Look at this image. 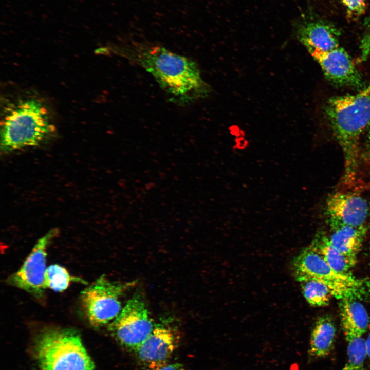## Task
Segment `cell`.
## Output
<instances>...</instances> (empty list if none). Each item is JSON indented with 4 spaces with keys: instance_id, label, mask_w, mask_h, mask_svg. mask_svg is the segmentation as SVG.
Returning a JSON list of instances; mask_svg holds the SVG:
<instances>
[{
    "instance_id": "1",
    "label": "cell",
    "mask_w": 370,
    "mask_h": 370,
    "mask_svg": "<svg viewBox=\"0 0 370 370\" xmlns=\"http://www.w3.org/2000/svg\"><path fill=\"white\" fill-rule=\"evenodd\" d=\"M115 53L150 73L177 104H189L210 92L195 62L165 48L137 44L118 48Z\"/></svg>"
},
{
    "instance_id": "2",
    "label": "cell",
    "mask_w": 370,
    "mask_h": 370,
    "mask_svg": "<svg viewBox=\"0 0 370 370\" xmlns=\"http://www.w3.org/2000/svg\"><path fill=\"white\" fill-rule=\"evenodd\" d=\"M325 113L344 156L342 182L349 187L357 178L360 137L370 126V83L356 94L329 98Z\"/></svg>"
},
{
    "instance_id": "3",
    "label": "cell",
    "mask_w": 370,
    "mask_h": 370,
    "mask_svg": "<svg viewBox=\"0 0 370 370\" xmlns=\"http://www.w3.org/2000/svg\"><path fill=\"white\" fill-rule=\"evenodd\" d=\"M9 107L1 122L3 152L38 146L53 135L54 127L48 111L39 100L22 99Z\"/></svg>"
},
{
    "instance_id": "4",
    "label": "cell",
    "mask_w": 370,
    "mask_h": 370,
    "mask_svg": "<svg viewBox=\"0 0 370 370\" xmlns=\"http://www.w3.org/2000/svg\"><path fill=\"white\" fill-rule=\"evenodd\" d=\"M35 349L41 370H97L73 329L44 330L36 338Z\"/></svg>"
},
{
    "instance_id": "5",
    "label": "cell",
    "mask_w": 370,
    "mask_h": 370,
    "mask_svg": "<svg viewBox=\"0 0 370 370\" xmlns=\"http://www.w3.org/2000/svg\"><path fill=\"white\" fill-rule=\"evenodd\" d=\"M292 267L296 280L312 279L325 285L335 298L341 300L361 299L369 292L368 283L350 274L338 272L309 245L293 259Z\"/></svg>"
},
{
    "instance_id": "6",
    "label": "cell",
    "mask_w": 370,
    "mask_h": 370,
    "mask_svg": "<svg viewBox=\"0 0 370 370\" xmlns=\"http://www.w3.org/2000/svg\"><path fill=\"white\" fill-rule=\"evenodd\" d=\"M135 284V282L112 281L102 275L84 289L80 300L89 323L95 326L111 323L122 309L121 297Z\"/></svg>"
},
{
    "instance_id": "7",
    "label": "cell",
    "mask_w": 370,
    "mask_h": 370,
    "mask_svg": "<svg viewBox=\"0 0 370 370\" xmlns=\"http://www.w3.org/2000/svg\"><path fill=\"white\" fill-rule=\"evenodd\" d=\"M154 326L143 297L135 294L109 323L108 329L121 344L135 351L151 334Z\"/></svg>"
},
{
    "instance_id": "8",
    "label": "cell",
    "mask_w": 370,
    "mask_h": 370,
    "mask_svg": "<svg viewBox=\"0 0 370 370\" xmlns=\"http://www.w3.org/2000/svg\"><path fill=\"white\" fill-rule=\"evenodd\" d=\"M53 228L39 239L21 268L7 280L8 284L22 289L38 300L44 297L47 249L58 234Z\"/></svg>"
},
{
    "instance_id": "9",
    "label": "cell",
    "mask_w": 370,
    "mask_h": 370,
    "mask_svg": "<svg viewBox=\"0 0 370 370\" xmlns=\"http://www.w3.org/2000/svg\"><path fill=\"white\" fill-rule=\"evenodd\" d=\"M326 214L330 229L342 226H366L369 205L362 196L350 192H337L326 203Z\"/></svg>"
},
{
    "instance_id": "10",
    "label": "cell",
    "mask_w": 370,
    "mask_h": 370,
    "mask_svg": "<svg viewBox=\"0 0 370 370\" xmlns=\"http://www.w3.org/2000/svg\"><path fill=\"white\" fill-rule=\"evenodd\" d=\"M179 342L177 330L168 324L160 323L155 325L151 334L135 351L149 370H156L168 363Z\"/></svg>"
},
{
    "instance_id": "11",
    "label": "cell",
    "mask_w": 370,
    "mask_h": 370,
    "mask_svg": "<svg viewBox=\"0 0 370 370\" xmlns=\"http://www.w3.org/2000/svg\"><path fill=\"white\" fill-rule=\"evenodd\" d=\"M309 53L320 65L325 77L338 86L358 88L362 78L347 52L339 47L329 51H312Z\"/></svg>"
},
{
    "instance_id": "12",
    "label": "cell",
    "mask_w": 370,
    "mask_h": 370,
    "mask_svg": "<svg viewBox=\"0 0 370 370\" xmlns=\"http://www.w3.org/2000/svg\"><path fill=\"white\" fill-rule=\"evenodd\" d=\"M296 36L308 52L329 51L339 47V30L333 25L322 21L299 24Z\"/></svg>"
},
{
    "instance_id": "13",
    "label": "cell",
    "mask_w": 370,
    "mask_h": 370,
    "mask_svg": "<svg viewBox=\"0 0 370 370\" xmlns=\"http://www.w3.org/2000/svg\"><path fill=\"white\" fill-rule=\"evenodd\" d=\"M353 297L340 300L341 323L345 337L362 336L370 324L368 313L363 305Z\"/></svg>"
},
{
    "instance_id": "14",
    "label": "cell",
    "mask_w": 370,
    "mask_h": 370,
    "mask_svg": "<svg viewBox=\"0 0 370 370\" xmlns=\"http://www.w3.org/2000/svg\"><path fill=\"white\" fill-rule=\"evenodd\" d=\"M336 336V328L331 317L328 315L319 317L311 334L309 355L313 358L327 356L333 349Z\"/></svg>"
},
{
    "instance_id": "15",
    "label": "cell",
    "mask_w": 370,
    "mask_h": 370,
    "mask_svg": "<svg viewBox=\"0 0 370 370\" xmlns=\"http://www.w3.org/2000/svg\"><path fill=\"white\" fill-rule=\"evenodd\" d=\"M335 270L344 274H350V270L357 263V257L345 255L330 243L328 234H317L310 244Z\"/></svg>"
},
{
    "instance_id": "16",
    "label": "cell",
    "mask_w": 370,
    "mask_h": 370,
    "mask_svg": "<svg viewBox=\"0 0 370 370\" xmlns=\"http://www.w3.org/2000/svg\"><path fill=\"white\" fill-rule=\"evenodd\" d=\"M366 226L359 228L342 226L330 229L328 237L331 244L346 255L357 257L366 234Z\"/></svg>"
},
{
    "instance_id": "17",
    "label": "cell",
    "mask_w": 370,
    "mask_h": 370,
    "mask_svg": "<svg viewBox=\"0 0 370 370\" xmlns=\"http://www.w3.org/2000/svg\"><path fill=\"white\" fill-rule=\"evenodd\" d=\"M299 282L304 298L310 305L314 307L328 305L333 295L325 285L312 279H303Z\"/></svg>"
},
{
    "instance_id": "18",
    "label": "cell",
    "mask_w": 370,
    "mask_h": 370,
    "mask_svg": "<svg viewBox=\"0 0 370 370\" xmlns=\"http://www.w3.org/2000/svg\"><path fill=\"white\" fill-rule=\"evenodd\" d=\"M347 342V361L342 370H366L367 356L365 340L362 336L345 337Z\"/></svg>"
},
{
    "instance_id": "19",
    "label": "cell",
    "mask_w": 370,
    "mask_h": 370,
    "mask_svg": "<svg viewBox=\"0 0 370 370\" xmlns=\"http://www.w3.org/2000/svg\"><path fill=\"white\" fill-rule=\"evenodd\" d=\"M86 283L81 279L71 276L67 270L58 264H53L47 268L45 273V287L56 292H62L69 286L70 282Z\"/></svg>"
},
{
    "instance_id": "20",
    "label": "cell",
    "mask_w": 370,
    "mask_h": 370,
    "mask_svg": "<svg viewBox=\"0 0 370 370\" xmlns=\"http://www.w3.org/2000/svg\"><path fill=\"white\" fill-rule=\"evenodd\" d=\"M349 19H355L363 15L366 11V0H341Z\"/></svg>"
},
{
    "instance_id": "21",
    "label": "cell",
    "mask_w": 370,
    "mask_h": 370,
    "mask_svg": "<svg viewBox=\"0 0 370 370\" xmlns=\"http://www.w3.org/2000/svg\"><path fill=\"white\" fill-rule=\"evenodd\" d=\"M363 29L360 44V59L364 61L367 59L370 53V14L364 21Z\"/></svg>"
},
{
    "instance_id": "22",
    "label": "cell",
    "mask_w": 370,
    "mask_h": 370,
    "mask_svg": "<svg viewBox=\"0 0 370 370\" xmlns=\"http://www.w3.org/2000/svg\"><path fill=\"white\" fill-rule=\"evenodd\" d=\"M156 370H184L183 366L178 363H166Z\"/></svg>"
},
{
    "instance_id": "23",
    "label": "cell",
    "mask_w": 370,
    "mask_h": 370,
    "mask_svg": "<svg viewBox=\"0 0 370 370\" xmlns=\"http://www.w3.org/2000/svg\"><path fill=\"white\" fill-rule=\"evenodd\" d=\"M368 334L366 340H365V346L367 357L370 358V324L368 328Z\"/></svg>"
},
{
    "instance_id": "24",
    "label": "cell",
    "mask_w": 370,
    "mask_h": 370,
    "mask_svg": "<svg viewBox=\"0 0 370 370\" xmlns=\"http://www.w3.org/2000/svg\"><path fill=\"white\" fill-rule=\"evenodd\" d=\"M367 141L368 145L370 149V126L368 127V131L367 133Z\"/></svg>"
},
{
    "instance_id": "25",
    "label": "cell",
    "mask_w": 370,
    "mask_h": 370,
    "mask_svg": "<svg viewBox=\"0 0 370 370\" xmlns=\"http://www.w3.org/2000/svg\"><path fill=\"white\" fill-rule=\"evenodd\" d=\"M369 251H370V245H369Z\"/></svg>"
}]
</instances>
